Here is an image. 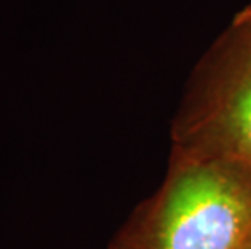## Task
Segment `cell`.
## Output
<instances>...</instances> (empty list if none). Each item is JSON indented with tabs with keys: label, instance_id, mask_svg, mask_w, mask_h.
Returning <instances> with one entry per match:
<instances>
[{
	"label": "cell",
	"instance_id": "obj_2",
	"mask_svg": "<svg viewBox=\"0 0 251 249\" xmlns=\"http://www.w3.org/2000/svg\"><path fill=\"white\" fill-rule=\"evenodd\" d=\"M201 75L174 130V149L217 158L251 175V24Z\"/></svg>",
	"mask_w": 251,
	"mask_h": 249
},
{
	"label": "cell",
	"instance_id": "obj_3",
	"mask_svg": "<svg viewBox=\"0 0 251 249\" xmlns=\"http://www.w3.org/2000/svg\"><path fill=\"white\" fill-rule=\"evenodd\" d=\"M238 21H240V23H248V24H251V5H250L247 10H245L242 15H240Z\"/></svg>",
	"mask_w": 251,
	"mask_h": 249
},
{
	"label": "cell",
	"instance_id": "obj_1",
	"mask_svg": "<svg viewBox=\"0 0 251 249\" xmlns=\"http://www.w3.org/2000/svg\"><path fill=\"white\" fill-rule=\"evenodd\" d=\"M251 236V175L217 158L172 151L162 184L107 249H238Z\"/></svg>",
	"mask_w": 251,
	"mask_h": 249
},
{
	"label": "cell",
	"instance_id": "obj_4",
	"mask_svg": "<svg viewBox=\"0 0 251 249\" xmlns=\"http://www.w3.org/2000/svg\"><path fill=\"white\" fill-rule=\"evenodd\" d=\"M238 249H251V236H250V238H248V240H247V241H245V243H243V245H242V246H240Z\"/></svg>",
	"mask_w": 251,
	"mask_h": 249
}]
</instances>
